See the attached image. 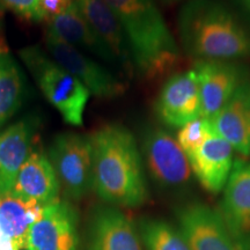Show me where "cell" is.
Instances as JSON below:
<instances>
[{
	"label": "cell",
	"mask_w": 250,
	"mask_h": 250,
	"mask_svg": "<svg viewBox=\"0 0 250 250\" xmlns=\"http://www.w3.org/2000/svg\"><path fill=\"white\" fill-rule=\"evenodd\" d=\"M213 132L211 121L204 117L193 120L177 131L176 139L187 155L196 151L210 134Z\"/></svg>",
	"instance_id": "obj_23"
},
{
	"label": "cell",
	"mask_w": 250,
	"mask_h": 250,
	"mask_svg": "<svg viewBox=\"0 0 250 250\" xmlns=\"http://www.w3.org/2000/svg\"><path fill=\"white\" fill-rule=\"evenodd\" d=\"M36 127L35 118H23L0 132V196L13 190L19 170L31 152Z\"/></svg>",
	"instance_id": "obj_17"
},
{
	"label": "cell",
	"mask_w": 250,
	"mask_h": 250,
	"mask_svg": "<svg viewBox=\"0 0 250 250\" xmlns=\"http://www.w3.org/2000/svg\"><path fill=\"white\" fill-rule=\"evenodd\" d=\"M50 162L59 184L72 199H80L93 189V148L90 136L62 132L49 147Z\"/></svg>",
	"instance_id": "obj_6"
},
{
	"label": "cell",
	"mask_w": 250,
	"mask_h": 250,
	"mask_svg": "<svg viewBox=\"0 0 250 250\" xmlns=\"http://www.w3.org/2000/svg\"><path fill=\"white\" fill-rule=\"evenodd\" d=\"M0 250H17L14 248L13 243L7 239V236L0 230Z\"/></svg>",
	"instance_id": "obj_26"
},
{
	"label": "cell",
	"mask_w": 250,
	"mask_h": 250,
	"mask_svg": "<svg viewBox=\"0 0 250 250\" xmlns=\"http://www.w3.org/2000/svg\"><path fill=\"white\" fill-rule=\"evenodd\" d=\"M19 56L41 92L62 120L72 126H81L92 95L89 90L39 45L21 49Z\"/></svg>",
	"instance_id": "obj_4"
},
{
	"label": "cell",
	"mask_w": 250,
	"mask_h": 250,
	"mask_svg": "<svg viewBox=\"0 0 250 250\" xmlns=\"http://www.w3.org/2000/svg\"><path fill=\"white\" fill-rule=\"evenodd\" d=\"M0 5L14 12L19 17L26 20L41 22L45 20L40 7V0H0Z\"/></svg>",
	"instance_id": "obj_24"
},
{
	"label": "cell",
	"mask_w": 250,
	"mask_h": 250,
	"mask_svg": "<svg viewBox=\"0 0 250 250\" xmlns=\"http://www.w3.org/2000/svg\"><path fill=\"white\" fill-rule=\"evenodd\" d=\"M78 213L66 201L44 206L42 215L30 227L27 247L30 250H78Z\"/></svg>",
	"instance_id": "obj_12"
},
{
	"label": "cell",
	"mask_w": 250,
	"mask_h": 250,
	"mask_svg": "<svg viewBox=\"0 0 250 250\" xmlns=\"http://www.w3.org/2000/svg\"><path fill=\"white\" fill-rule=\"evenodd\" d=\"M93 189L116 208H138L148 199L145 166L136 137L124 125L109 123L90 134Z\"/></svg>",
	"instance_id": "obj_1"
},
{
	"label": "cell",
	"mask_w": 250,
	"mask_h": 250,
	"mask_svg": "<svg viewBox=\"0 0 250 250\" xmlns=\"http://www.w3.org/2000/svg\"><path fill=\"white\" fill-rule=\"evenodd\" d=\"M198 81L202 117L211 120L237 88L248 81V72L236 62L197 61L192 67Z\"/></svg>",
	"instance_id": "obj_8"
},
{
	"label": "cell",
	"mask_w": 250,
	"mask_h": 250,
	"mask_svg": "<svg viewBox=\"0 0 250 250\" xmlns=\"http://www.w3.org/2000/svg\"><path fill=\"white\" fill-rule=\"evenodd\" d=\"M167 2H176V1H181V0H165Z\"/></svg>",
	"instance_id": "obj_28"
},
{
	"label": "cell",
	"mask_w": 250,
	"mask_h": 250,
	"mask_svg": "<svg viewBox=\"0 0 250 250\" xmlns=\"http://www.w3.org/2000/svg\"><path fill=\"white\" fill-rule=\"evenodd\" d=\"M19 250H30L29 248H28V247L26 246V247H22V248H20Z\"/></svg>",
	"instance_id": "obj_29"
},
{
	"label": "cell",
	"mask_w": 250,
	"mask_h": 250,
	"mask_svg": "<svg viewBox=\"0 0 250 250\" xmlns=\"http://www.w3.org/2000/svg\"><path fill=\"white\" fill-rule=\"evenodd\" d=\"M177 27L180 48L196 62L250 57V33L220 0H188Z\"/></svg>",
	"instance_id": "obj_2"
},
{
	"label": "cell",
	"mask_w": 250,
	"mask_h": 250,
	"mask_svg": "<svg viewBox=\"0 0 250 250\" xmlns=\"http://www.w3.org/2000/svg\"><path fill=\"white\" fill-rule=\"evenodd\" d=\"M220 212L239 250H250V161H234L224 188Z\"/></svg>",
	"instance_id": "obj_10"
},
{
	"label": "cell",
	"mask_w": 250,
	"mask_h": 250,
	"mask_svg": "<svg viewBox=\"0 0 250 250\" xmlns=\"http://www.w3.org/2000/svg\"><path fill=\"white\" fill-rule=\"evenodd\" d=\"M61 189L48 155L31 151L19 170L12 193L46 206L59 201Z\"/></svg>",
	"instance_id": "obj_19"
},
{
	"label": "cell",
	"mask_w": 250,
	"mask_h": 250,
	"mask_svg": "<svg viewBox=\"0 0 250 250\" xmlns=\"http://www.w3.org/2000/svg\"><path fill=\"white\" fill-rule=\"evenodd\" d=\"M140 151L149 177L161 190L179 195L191 188L193 174L189 159L169 131L147 127L143 133Z\"/></svg>",
	"instance_id": "obj_5"
},
{
	"label": "cell",
	"mask_w": 250,
	"mask_h": 250,
	"mask_svg": "<svg viewBox=\"0 0 250 250\" xmlns=\"http://www.w3.org/2000/svg\"><path fill=\"white\" fill-rule=\"evenodd\" d=\"M81 14L117 59L126 80L136 77L134 65L123 28L104 0H74Z\"/></svg>",
	"instance_id": "obj_15"
},
{
	"label": "cell",
	"mask_w": 250,
	"mask_h": 250,
	"mask_svg": "<svg viewBox=\"0 0 250 250\" xmlns=\"http://www.w3.org/2000/svg\"><path fill=\"white\" fill-rule=\"evenodd\" d=\"M154 111L165 126L177 130L202 117L198 81L192 68L168 77L156 96Z\"/></svg>",
	"instance_id": "obj_9"
},
{
	"label": "cell",
	"mask_w": 250,
	"mask_h": 250,
	"mask_svg": "<svg viewBox=\"0 0 250 250\" xmlns=\"http://www.w3.org/2000/svg\"><path fill=\"white\" fill-rule=\"evenodd\" d=\"M210 121L214 132L226 140L234 151L250 155V80L237 88Z\"/></svg>",
	"instance_id": "obj_18"
},
{
	"label": "cell",
	"mask_w": 250,
	"mask_h": 250,
	"mask_svg": "<svg viewBox=\"0 0 250 250\" xmlns=\"http://www.w3.org/2000/svg\"><path fill=\"white\" fill-rule=\"evenodd\" d=\"M140 236L147 250H192L182 230L162 219H143Z\"/></svg>",
	"instance_id": "obj_22"
},
{
	"label": "cell",
	"mask_w": 250,
	"mask_h": 250,
	"mask_svg": "<svg viewBox=\"0 0 250 250\" xmlns=\"http://www.w3.org/2000/svg\"><path fill=\"white\" fill-rule=\"evenodd\" d=\"M45 33L64 41L86 55H92L121 73L117 59L81 14L74 0L62 13L48 20Z\"/></svg>",
	"instance_id": "obj_13"
},
{
	"label": "cell",
	"mask_w": 250,
	"mask_h": 250,
	"mask_svg": "<svg viewBox=\"0 0 250 250\" xmlns=\"http://www.w3.org/2000/svg\"><path fill=\"white\" fill-rule=\"evenodd\" d=\"M234 148L224 138L212 132L204 143L188 155L193 177L208 192H221L234 166Z\"/></svg>",
	"instance_id": "obj_14"
},
{
	"label": "cell",
	"mask_w": 250,
	"mask_h": 250,
	"mask_svg": "<svg viewBox=\"0 0 250 250\" xmlns=\"http://www.w3.org/2000/svg\"><path fill=\"white\" fill-rule=\"evenodd\" d=\"M44 206L9 192L0 196V230L19 250L27 246L30 227L42 215Z\"/></svg>",
	"instance_id": "obj_20"
},
{
	"label": "cell",
	"mask_w": 250,
	"mask_h": 250,
	"mask_svg": "<svg viewBox=\"0 0 250 250\" xmlns=\"http://www.w3.org/2000/svg\"><path fill=\"white\" fill-rule=\"evenodd\" d=\"M45 46L54 61L99 99H115L126 92V83L90 56L45 33Z\"/></svg>",
	"instance_id": "obj_7"
},
{
	"label": "cell",
	"mask_w": 250,
	"mask_h": 250,
	"mask_svg": "<svg viewBox=\"0 0 250 250\" xmlns=\"http://www.w3.org/2000/svg\"><path fill=\"white\" fill-rule=\"evenodd\" d=\"M72 0H40V7L46 20L62 13Z\"/></svg>",
	"instance_id": "obj_25"
},
{
	"label": "cell",
	"mask_w": 250,
	"mask_h": 250,
	"mask_svg": "<svg viewBox=\"0 0 250 250\" xmlns=\"http://www.w3.org/2000/svg\"><path fill=\"white\" fill-rule=\"evenodd\" d=\"M123 28L136 77L153 81L179 67L181 48L154 0H104Z\"/></svg>",
	"instance_id": "obj_3"
},
{
	"label": "cell",
	"mask_w": 250,
	"mask_h": 250,
	"mask_svg": "<svg viewBox=\"0 0 250 250\" xmlns=\"http://www.w3.org/2000/svg\"><path fill=\"white\" fill-rule=\"evenodd\" d=\"M236 2L250 20V0H236Z\"/></svg>",
	"instance_id": "obj_27"
},
{
	"label": "cell",
	"mask_w": 250,
	"mask_h": 250,
	"mask_svg": "<svg viewBox=\"0 0 250 250\" xmlns=\"http://www.w3.org/2000/svg\"><path fill=\"white\" fill-rule=\"evenodd\" d=\"M179 228L192 250H239L220 212L203 203H188L176 211Z\"/></svg>",
	"instance_id": "obj_11"
},
{
	"label": "cell",
	"mask_w": 250,
	"mask_h": 250,
	"mask_svg": "<svg viewBox=\"0 0 250 250\" xmlns=\"http://www.w3.org/2000/svg\"><path fill=\"white\" fill-rule=\"evenodd\" d=\"M88 250H143L132 220L120 208L99 206L90 224Z\"/></svg>",
	"instance_id": "obj_16"
},
{
	"label": "cell",
	"mask_w": 250,
	"mask_h": 250,
	"mask_svg": "<svg viewBox=\"0 0 250 250\" xmlns=\"http://www.w3.org/2000/svg\"><path fill=\"white\" fill-rule=\"evenodd\" d=\"M26 95L21 67L4 43L0 42V129L17 114Z\"/></svg>",
	"instance_id": "obj_21"
}]
</instances>
